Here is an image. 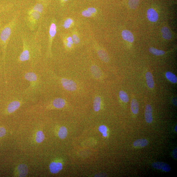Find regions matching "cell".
<instances>
[{
	"mask_svg": "<svg viewBox=\"0 0 177 177\" xmlns=\"http://www.w3.org/2000/svg\"><path fill=\"white\" fill-rule=\"evenodd\" d=\"M146 79L148 86L151 88H153L155 86L153 77L151 72H147L145 75Z\"/></svg>",
	"mask_w": 177,
	"mask_h": 177,
	"instance_id": "obj_18",
	"label": "cell"
},
{
	"mask_svg": "<svg viewBox=\"0 0 177 177\" xmlns=\"http://www.w3.org/2000/svg\"><path fill=\"white\" fill-rule=\"evenodd\" d=\"M18 176L19 177H25L27 175L28 169L27 166L24 164L18 166L17 169Z\"/></svg>",
	"mask_w": 177,
	"mask_h": 177,
	"instance_id": "obj_15",
	"label": "cell"
},
{
	"mask_svg": "<svg viewBox=\"0 0 177 177\" xmlns=\"http://www.w3.org/2000/svg\"><path fill=\"white\" fill-rule=\"evenodd\" d=\"M152 109L150 105H147L145 110V120L147 123H151L153 120L152 116Z\"/></svg>",
	"mask_w": 177,
	"mask_h": 177,
	"instance_id": "obj_13",
	"label": "cell"
},
{
	"mask_svg": "<svg viewBox=\"0 0 177 177\" xmlns=\"http://www.w3.org/2000/svg\"><path fill=\"white\" fill-rule=\"evenodd\" d=\"M90 71L94 78L97 80H100L103 77V74L101 69L99 67L95 64L91 67Z\"/></svg>",
	"mask_w": 177,
	"mask_h": 177,
	"instance_id": "obj_7",
	"label": "cell"
},
{
	"mask_svg": "<svg viewBox=\"0 0 177 177\" xmlns=\"http://www.w3.org/2000/svg\"><path fill=\"white\" fill-rule=\"evenodd\" d=\"M149 51L150 53L155 55H162L165 53L164 51L158 50L153 47H150L149 49Z\"/></svg>",
	"mask_w": 177,
	"mask_h": 177,
	"instance_id": "obj_25",
	"label": "cell"
},
{
	"mask_svg": "<svg viewBox=\"0 0 177 177\" xmlns=\"http://www.w3.org/2000/svg\"><path fill=\"white\" fill-rule=\"evenodd\" d=\"M0 12H1V11H0Z\"/></svg>",
	"mask_w": 177,
	"mask_h": 177,
	"instance_id": "obj_40",
	"label": "cell"
},
{
	"mask_svg": "<svg viewBox=\"0 0 177 177\" xmlns=\"http://www.w3.org/2000/svg\"><path fill=\"white\" fill-rule=\"evenodd\" d=\"M173 103L174 105H177V101L176 99V98H173L172 100Z\"/></svg>",
	"mask_w": 177,
	"mask_h": 177,
	"instance_id": "obj_37",
	"label": "cell"
},
{
	"mask_svg": "<svg viewBox=\"0 0 177 177\" xmlns=\"http://www.w3.org/2000/svg\"><path fill=\"white\" fill-rule=\"evenodd\" d=\"M60 84L64 89L70 92H74L78 88V85L74 80L65 77L59 79Z\"/></svg>",
	"mask_w": 177,
	"mask_h": 177,
	"instance_id": "obj_4",
	"label": "cell"
},
{
	"mask_svg": "<svg viewBox=\"0 0 177 177\" xmlns=\"http://www.w3.org/2000/svg\"><path fill=\"white\" fill-rule=\"evenodd\" d=\"M140 0H129V6L130 8L135 9L138 6Z\"/></svg>",
	"mask_w": 177,
	"mask_h": 177,
	"instance_id": "obj_28",
	"label": "cell"
},
{
	"mask_svg": "<svg viewBox=\"0 0 177 177\" xmlns=\"http://www.w3.org/2000/svg\"><path fill=\"white\" fill-rule=\"evenodd\" d=\"M45 136L43 132L41 131H39L36 133V140L37 143H41L44 140Z\"/></svg>",
	"mask_w": 177,
	"mask_h": 177,
	"instance_id": "obj_26",
	"label": "cell"
},
{
	"mask_svg": "<svg viewBox=\"0 0 177 177\" xmlns=\"http://www.w3.org/2000/svg\"><path fill=\"white\" fill-rule=\"evenodd\" d=\"M122 38L125 41L130 42H133L134 40V37L131 32L127 30H123L122 33Z\"/></svg>",
	"mask_w": 177,
	"mask_h": 177,
	"instance_id": "obj_17",
	"label": "cell"
},
{
	"mask_svg": "<svg viewBox=\"0 0 177 177\" xmlns=\"http://www.w3.org/2000/svg\"><path fill=\"white\" fill-rule=\"evenodd\" d=\"M148 144V141L145 139H139L134 142L133 146L136 147L141 148L145 147Z\"/></svg>",
	"mask_w": 177,
	"mask_h": 177,
	"instance_id": "obj_19",
	"label": "cell"
},
{
	"mask_svg": "<svg viewBox=\"0 0 177 177\" xmlns=\"http://www.w3.org/2000/svg\"><path fill=\"white\" fill-rule=\"evenodd\" d=\"M87 10L88 11H89L91 13H92V14H94L96 12V10L95 8L93 7H90L88 8Z\"/></svg>",
	"mask_w": 177,
	"mask_h": 177,
	"instance_id": "obj_35",
	"label": "cell"
},
{
	"mask_svg": "<svg viewBox=\"0 0 177 177\" xmlns=\"http://www.w3.org/2000/svg\"><path fill=\"white\" fill-rule=\"evenodd\" d=\"M161 32L164 38L168 40L171 39L172 36L170 29L168 28L164 27L162 29Z\"/></svg>",
	"mask_w": 177,
	"mask_h": 177,
	"instance_id": "obj_20",
	"label": "cell"
},
{
	"mask_svg": "<svg viewBox=\"0 0 177 177\" xmlns=\"http://www.w3.org/2000/svg\"><path fill=\"white\" fill-rule=\"evenodd\" d=\"M97 52L98 57L101 60L105 63H108L110 60V58L107 53L105 51L100 49L97 50Z\"/></svg>",
	"mask_w": 177,
	"mask_h": 177,
	"instance_id": "obj_16",
	"label": "cell"
},
{
	"mask_svg": "<svg viewBox=\"0 0 177 177\" xmlns=\"http://www.w3.org/2000/svg\"><path fill=\"white\" fill-rule=\"evenodd\" d=\"M44 8L43 5L41 4H37L31 10H29L28 13L33 12H36L39 13L41 15L43 12Z\"/></svg>",
	"mask_w": 177,
	"mask_h": 177,
	"instance_id": "obj_23",
	"label": "cell"
},
{
	"mask_svg": "<svg viewBox=\"0 0 177 177\" xmlns=\"http://www.w3.org/2000/svg\"><path fill=\"white\" fill-rule=\"evenodd\" d=\"M41 15L38 12H33L28 13L26 21L28 27L31 31H34L41 18Z\"/></svg>",
	"mask_w": 177,
	"mask_h": 177,
	"instance_id": "obj_3",
	"label": "cell"
},
{
	"mask_svg": "<svg viewBox=\"0 0 177 177\" xmlns=\"http://www.w3.org/2000/svg\"><path fill=\"white\" fill-rule=\"evenodd\" d=\"M21 104V101L20 100H15L12 101L7 107V112L9 114L13 113L20 108Z\"/></svg>",
	"mask_w": 177,
	"mask_h": 177,
	"instance_id": "obj_9",
	"label": "cell"
},
{
	"mask_svg": "<svg viewBox=\"0 0 177 177\" xmlns=\"http://www.w3.org/2000/svg\"><path fill=\"white\" fill-rule=\"evenodd\" d=\"M153 167L157 169L162 170L166 172H169L170 171L171 168L169 165L164 162H156L152 164Z\"/></svg>",
	"mask_w": 177,
	"mask_h": 177,
	"instance_id": "obj_8",
	"label": "cell"
},
{
	"mask_svg": "<svg viewBox=\"0 0 177 177\" xmlns=\"http://www.w3.org/2000/svg\"><path fill=\"white\" fill-rule=\"evenodd\" d=\"M57 26L54 22H52L50 26L49 30V45L48 48V53L51 54V46L53 40L57 33Z\"/></svg>",
	"mask_w": 177,
	"mask_h": 177,
	"instance_id": "obj_6",
	"label": "cell"
},
{
	"mask_svg": "<svg viewBox=\"0 0 177 177\" xmlns=\"http://www.w3.org/2000/svg\"><path fill=\"white\" fill-rule=\"evenodd\" d=\"M63 168V165L60 162H52L49 165V169L51 172L52 173H58Z\"/></svg>",
	"mask_w": 177,
	"mask_h": 177,
	"instance_id": "obj_11",
	"label": "cell"
},
{
	"mask_svg": "<svg viewBox=\"0 0 177 177\" xmlns=\"http://www.w3.org/2000/svg\"><path fill=\"white\" fill-rule=\"evenodd\" d=\"M147 18L148 20L152 22H155L159 18V16L157 12L152 8H150L147 11Z\"/></svg>",
	"mask_w": 177,
	"mask_h": 177,
	"instance_id": "obj_12",
	"label": "cell"
},
{
	"mask_svg": "<svg viewBox=\"0 0 177 177\" xmlns=\"http://www.w3.org/2000/svg\"><path fill=\"white\" fill-rule=\"evenodd\" d=\"M177 147L173 150V157L175 158V159H177Z\"/></svg>",
	"mask_w": 177,
	"mask_h": 177,
	"instance_id": "obj_36",
	"label": "cell"
},
{
	"mask_svg": "<svg viewBox=\"0 0 177 177\" xmlns=\"http://www.w3.org/2000/svg\"><path fill=\"white\" fill-rule=\"evenodd\" d=\"M68 131L66 127L64 126L61 127L59 129L58 135L59 138L61 139L66 138L67 136Z\"/></svg>",
	"mask_w": 177,
	"mask_h": 177,
	"instance_id": "obj_22",
	"label": "cell"
},
{
	"mask_svg": "<svg viewBox=\"0 0 177 177\" xmlns=\"http://www.w3.org/2000/svg\"><path fill=\"white\" fill-rule=\"evenodd\" d=\"M98 131L103 134V136L104 137H106L108 136L107 133V128L105 125L100 126L98 128Z\"/></svg>",
	"mask_w": 177,
	"mask_h": 177,
	"instance_id": "obj_29",
	"label": "cell"
},
{
	"mask_svg": "<svg viewBox=\"0 0 177 177\" xmlns=\"http://www.w3.org/2000/svg\"><path fill=\"white\" fill-rule=\"evenodd\" d=\"M131 109L133 113L138 114L139 111V105L137 100L133 99L131 101Z\"/></svg>",
	"mask_w": 177,
	"mask_h": 177,
	"instance_id": "obj_21",
	"label": "cell"
},
{
	"mask_svg": "<svg viewBox=\"0 0 177 177\" xmlns=\"http://www.w3.org/2000/svg\"><path fill=\"white\" fill-rule=\"evenodd\" d=\"M119 96L121 100L123 102L127 103L129 101V98L127 93L123 91H120L119 92Z\"/></svg>",
	"mask_w": 177,
	"mask_h": 177,
	"instance_id": "obj_27",
	"label": "cell"
},
{
	"mask_svg": "<svg viewBox=\"0 0 177 177\" xmlns=\"http://www.w3.org/2000/svg\"><path fill=\"white\" fill-rule=\"evenodd\" d=\"M74 22V20L70 18L67 19L64 21L63 25V27L65 29H68L70 27L72 24Z\"/></svg>",
	"mask_w": 177,
	"mask_h": 177,
	"instance_id": "obj_30",
	"label": "cell"
},
{
	"mask_svg": "<svg viewBox=\"0 0 177 177\" xmlns=\"http://www.w3.org/2000/svg\"><path fill=\"white\" fill-rule=\"evenodd\" d=\"M23 50L18 58L19 62L26 61L34 63L41 55V46L37 34H24L21 35Z\"/></svg>",
	"mask_w": 177,
	"mask_h": 177,
	"instance_id": "obj_1",
	"label": "cell"
},
{
	"mask_svg": "<svg viewBox=\"0 0 177 177\" xmlns=\"http://www.w3.org/2000/svg\"><path fill=\"white\" fill-rule=\"evenodd\" d=\"M6 133V130L3 127H0V137H3Z\"/></svg>",
	"mask_w": 177,
	"mask_h": 177,
	"instance_id": "obj_34",
	"label": "cell"
},
{
	"mask_svg": "<svg viewBox=\"0 0 177 177\" xmlns=\"http://www.w3.org/2000/svg\"><path fill=\"white\" fill-rule=\"evenodd\" d=\"M177 125H176V126L175 127V131H176V132H177Z\"/></svg>",
	"mask_w": 177,
	"mask_h": 177,
	"instance_id": "obj_38",
	"label": "cell"
},
{
	"mask_svg": "<svg viewBox=\"0 0 177 177\" xmlns=\"http://www.w3.org/2000/svg\"><path fill=\"white\" fill-rule=\"evenodd\" d=\"M73 44L74 42L72 37H70L67 38L66 41L64 42L65 46L68 49H70L72 47Z\"/></svg>",
	"mask_w": 177,
	"mask_h": 177,
	"instance_id": "obj_31",
	"label": "cell"
},
{
	"mask_svg": "<svg viewBox=\"0 0 177 177\" xmlns=\"http://www.w3.org/2000/svg\"><path fill=\"white\" fill-rule=\"evenodd\" d=\"M66 101L65 99L62 98H57L53 100L52 103V106L56 109H62L66 105Z\"/></svg>",
	"mask_w": 177,
	"mask_h": 177,
	"instance_id": "obj_10",
	"label": "cell"
},
{
	"mask_svg": "<svg viewBox=\"0 0 177 177\" xmlns=\"http://www.w3.org/2000/svg\"><path fill=\"white\" fill-rule=\"evenodd\" d=\"M20 14H15L10 22L0 29V44L2 47L5 57V51L11 37L17 25Z\"/></svg>",
	"mask_w": 177,
	"mask_h": 177,
	"instance_id": "obj_2",
	"label": "cell"
},
{
	"mask_svg": "<svg viewBox=\"0 0 177 177\" xmlns=\"http://www.w3.org/2000/svg\"><path fill=\"white\" fill-rule=\"evenodd\" d=\"M72 39H73V41L75 44H77L79 43L80 40L79 37L76 34H74L72 36Z\"/></svg>",
	"mask_w": 177,
	"mask_h": 177,
	"instance_id": "obj_32",
	"label": "cell"
},
{
	"mask_svg": "<svg viewBox=\"0 0 177 177\" xmlns=\"http://www.w3.org/2000/svg\"><path fill=\"white\" fill-rule=\"evenodd\" d=\"M165 76L171 82L176 84L177 82V77L175 74L170 72H167L165 74Z\"/></svg>",
	"mask_w": 177,
	"mask_h": 177,
	"instance_id": "obj_24",
	"label": "cell"
},
{
	"mask_svg": "<svg viewBox=\"0 0 177 177\" xmlns=\"http://www.w3.org/2000/svg\"><path fill=\"white\" fill-rule=\"evenodd\" d=\"M82 14L84 17H90L92 15V14L88 10H85L82 12Z\"/></svg>",
	"mask_w": 177,
	"mask_h": 177,
	"instance_id": "obj_33",
	"label": "cell"
},
{
	"mask_svg": "<svg viewBox=\"0 0 177 177\" xmlns=\"http://www.w3.org/2000/svg\"><path fill=\"white\" fill-rule=\"evenodd\" d=\"M63 1H67V0H63Z\"/></svg>",
	"mask_w": 177,
	"mask_h": 177,
	"instance_id": "obj_39",
	"label": "cell"
},
{
	"mask_svg": "<svg viewBox=\"0 0 177 177\" xmlns=\"http://www.w3.org/2000/svg\"><path fill=\"white\" fill-rule=\"evenodd\" d=\"M102 99L100 96L96 95L94 96L93 100V108L96 112L100 111L101 108Z\"/></svg>",
	"mask_w": 177,
	"mask_h": 177,
	"instance_id": "obj_14",
	"label": "cell"
},
{
	"mask_svg": "<svg viewBox=\"0 0 177 177\" xmlns=\"http://www.w3.org/2000/svg\"><path fill=\"white\" fill-rule=\"evenodd\" d=\"M25 78L30 83L31 88H36L38 83V78L37 74L33 72H28L25 76Z\"/></svg>",
	"mask_w": 177,
	"mask_h": 177,
	"instance_id": "obj_5",
	"label": "cell"
}]
</instances>
